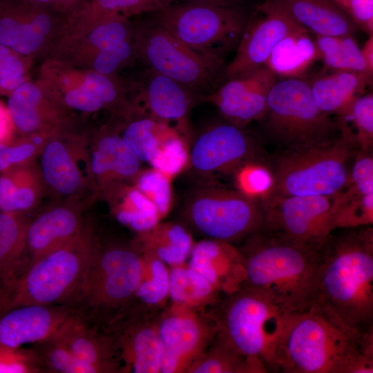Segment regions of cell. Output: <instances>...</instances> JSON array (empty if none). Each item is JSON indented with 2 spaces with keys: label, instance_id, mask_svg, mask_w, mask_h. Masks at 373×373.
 I'll list each match as a JSON object with an SVG mask.
<instances>
[{
  "label": "cell",
  "instance_id": "34",
  "mask_svg": "<svg viewBox=\"0 0 373 373\" xmlns=\"http://www.w3.org/2000/svg\"><path fill=\"white\" fill-rule=\"evenodd\" d=\"M169 301L197 311H207L224 297L204 276L185 263L169 270Z\"/></svg>",
  "mask_w": 373,
  "mask_h": 373
},
{
  "label": "cell",
  "instance_id": "2",
  "mask_svg": "<svg viewBox=\"0 0 373 373\" xmlns=\"http://www.w3.org/2000/svg\"><path fill=\"white\" fill-rule=\"evenodd\" d=\"M313 304L357 331L373 327L372 226L332 232L321 249Z\"/></svg>",
  "mask_w": 373,
  "mask_h": 373
},
{
  "label": "cell",
  "instance_id": "24",
  "mask_svg": "<svg viewBox=\"0 0 373 373\" xmlns=\"http://www.w3.org/2000/svg\"><path fill=\"white\" fill-rule=\"evenodd\" d=\"M64 305H28L0 315V347L17 348L54 334L76 311Z\"/></svg>",
  "mask_w": 373,
  "mask_h": 373
},
{
  "label": "cell",
  "instance_id": "7",
  "mask_svg": "<svg viewBox=\"0 0 373 373\" xmlns=\"http://www.w3.org/2000/svg\"><path fill=\"white\" fill-rule=\"evenodd\" d=\"M142 254L136 244L96 241L89 269L75 305L106 326L130 305L144 275Z\"/></svg>",
  "mask_w": 373,
  "mask_h": 373
},
{
  "label": "cell",
  "instance_id": "53",
  "mask_svg": "<svg viewBox=\"0 0 373 373\" xmlns=\"http://www.w3.org/2000/svg\"><path fill=\"white\" fill-rule=\"evenodd\" d=\"M175 1L184 2L202 3L224 6H239L243 0H159V8L172 4Z\"/></svg>",
  "mask_w": 373,
  "mask_h": 373
},
{
  "label": "cell",
  "instance_id": "18",
  "mask_svg": "<svg viewBox=\"0 0 373 373\" xmlns=\"http://www.w3.org/2000/svg\"><path fill=\"white\" fill-rule=\"evenodd\" d=\"M160 313L127 311L104 327L116 340L124 373H160Z\"/></svg>",
  "mask_w": 373,
  "mask_h": 373
},
{
  "label": "cell",
  "instance_id": "3",
  "mask_svg": "<svg viewBox=\"0 0 373 373\" xmlns=\"http://www.w3.org/2000/svg\"><path fill=\"white\" fill-rule=\"evenodd\" d=\"M242 243L243 285L267 294L289 314L312 305L321 249H307L265 229Z\"/></svg>",
  "mask_w": 373,
  "mask_h": 373
},
{
  "label": "cell",
  "instance_id": "44",
  "mask_svg": "<svg viewBox=\"0 0 373 373\" xmlns=\"http://www.w3.org/2000/svg\"><path fill=\"white\" fill-rule=\"evenodd\" d=\"M189 152L184 140L173 129L163 140L149 164L171 178L184 169L189 163Z\"/></svg>",
  "mask_w": 373,
  "mask_h": 373
},
{
  "label": "cell",
  "instance_id": "9",
  "mask_svg": "<svg viewBox=\"0 0 373 373\" xmlns=\"http://www.w3.org/2000/svg\"><path fill=\"white\" fill-rule=\"evenodd\" d=\"M137 59L149 69L191 89L199 97L213 91L222 76L223 60L197 52L154 20L133 23Z\"/></svg>",
  "mask_w": 373,
  "mask_h": 373
},
{
  "label": "cell",
  "instance_id": "43",
  "mask_svg": "<svg viewBox=\"0 0 373 373\" xmlns=\"http://www.w3.org/2000/svg\"><path fill=\"white\" fill-rule=\"evenodd\" d=\"M137 59L133 37L106 48L92 57L82 68L102 75L117 76Z\"/></svg>",
  "mask_w": 373,
  "mask_h": 373
},
{
  "label": "cell",
  "instance_id": "4",
  "mask_svg": "<svg viewBox=\"0 0 373 373\" xmlns=\"http://www.w3.org/2000/svg\"><path fill=\"white\" fill-rule=\"evenodd\" d=\"M96 239L84 226L73 240L31 263L11 282L0 287V315L28 305L73 307L93 258Z\"/></svg>",
  "mask_w": 373,
  "mask_h": 373
},
{
  "label": "cell",
  "instance_id": "30",
  "mask_svg": "<svg viewBox=\"0 0 373 373\" xmlns=\"http://www.w3.org/2000/svg\"><path fill=\"white\" fill-rule=\"evenodd\" d=\"M328 71L307 81L313 99L323 113L346 119L354 101L363 94L372 77L350 71Z\"/></svg>",
  "mask_w": 373,
  "mask_h": 373
},
{
  "label": "cell",
  "instance_id": "50",
  "mask_svg": "<svg viewBox=\"0 0 373 373\" xmlns=\"http://www.w3.org/2000/svg\"><path fill=\"white\" fill-rule=\"evenodd\" d=\"M42 137H25L17 142L0 144V173L31 162L39 146L37 141Z\"/></svg>",
  "mask_w": 373,
  "mask_h": 373
},
{
  "label": "cell",
  "instance_id": "17",
  "mask_svg": "<svg viewBox=\"0 0 373 373\" xmlns=\"http://www.w3.org/2000/svg\"><path fill=\"white\" fill-rule=\"evenodd\" d=\"M276 81L277 75L266 64L226 79L200 98L213 104L227 122L243 128L264 118L269 95Z\"/></svg>",
  "mask_w": 373,
  "mask_h": 373
},
{
  "label": "cell",
  "instance_id": "48",
  "mask_svg": "<svg viewBox=\"0 0 373 373\" xmlns=\"http://www.w3.org/2000/svg\"><path fill=\"white\" fill-rule=\"evenodd\" d=\"M236 182L238 191L262 199L271 187V176L269 169L250 162L236 171Z\"/></svg>",
  "mask_w": 373,
  "mask_h": 373
},
{
  "label": "cell",
  "instance_id": "22",
  "mask_svg": "<svg viewBox=\"0 0 373 373\" xmlns=\"http://www.w3.org/2000/svg\"><path fill=\"white\" fill-rule=\"evenodd\" d=\"M140 83H133L137 91L132 104L143 102L144 114L170 125L176 124L179 133L186 132L187 117L195 93L182 84L149 69Z\"/></svg>",
  "mask_w": 373,
  "mask_h": 373
},
{
  "label": "cell",
  "instance_id": "38",
  "mask_svg": "<svg viewBox=\"0 0 373 373\" xmlns=\"http://www.w3.org/2000/svg\"><path fill=\"white\" fill-rule=\"evenodd\" d=\"M159 0H86L66 16L62 31L88 26L113 17L128 18L158 9Z\"/></svg>",
  "mask_w": 373,
  "mask_h": 373
},
{
  "label": "cell",
  "instance_id": "57",
  "mask_svg": "<svg viewBox=\"0 0 373 373\" xmlns=\"http://www.w3.org/2000/svg\"><path fill=\"white\" fill-rule=\"evenodd\" d=\"M2 1V0H0V1Z\"/></svg>",
  "mask_w": 373,
  "mask_h": 373
},
{
  "label": "cell",
  "instance_id": "27",
  "mask_svg": "<svg viewBox=\"0 0 373 373\" xmlns=\"http://www.w3.org/2000/svg\"><path fill=\"white\" fill-rule=\"evenodd\" d=\"M84 226L79 210L66 204L48 209L29 221L26 232L28 265L73 240Z\"/></svg>",
  "mask_w": 373,
  "mask_h": 373
},
{
  "label": "cell",
  "instance_id": "45",
  "mask_svg": "<svg viewBox=\"0 0 373 373\" xmlns=\"http://www.w3.org/2000/svg\"><path fill=\"white\" fill-rule=\"evenodd\" d=\"M34 61L0 43V95L8 96L30 79Z\"/></svg>",
  "mask_w": 373,
  "mask_h": 373
},
{
  "label": "cell",
  "instance_id": "36",
  "mask_svg": "<svg viewBox=\"0 0 373 373\" xmlns=\"http://www.w3.org/2000/svg\"><path fill=\"white\" fill-rule=\"evenodd\" d=\"M105 194L117 220L137 233L149 230L162 218L156 206L133 184H118Z\"/></svg>",
  "mask_w": 373,
  "mask_h": 373
},
{
  "label": "cell",
  "instance_id": "20",
  "mask_svg": "<svg viewBox=\"0 0 373 373\" xmlns=\"http://www.w3.org/2000/svg\"><path fill=\"white\" fill-rule=\"evenodd\" d=\"M8 97L16 132L23 137L49 135L71 120L70 112L37 78L23 82Z\"/></svg>",
  "mask_w": 373,
  "mask_h": 373
},
{
  "label": "cell",
  "instance_id": "6",
  "mask_svg": "<svg viewBox=\"0 0 373 373\" xmlns=\"http://www.w3.org/2000/svg\"><path fill=\"white\" fill-rule=\"evenodd\" d=\"M208 312L218 331L242 354L278 372L277 350L289 313L264 291L242 285Z\"/></svg>",
  "mask_w": 373,
  "mask_h": 373
},
{
  "label": "cell",
  "instance_id": "26",
  "mask_svg": "<svg viewBox=\"0 0 373 373\" xmlns=\"http://www.w3.org/2000/svg\"><path fill=\"white\" fill-rule=\"evenodd\" d=\"M189 265L204 276L225 296L245 283L242 254L237 246L205 238L193 244Z\"/></svg>",
  "mask_w": 373,
  "mask_h": 373
},
{
  "label": "cell",
  "instance_id": "39",
  "mask_svg": "<svg viewBox=\"0 0 373 373\" xmlns=\"http://www.w3.org/2000/svg\"><path fill=\"white\" fill-rule=\"evenodd\" d=\"M141 252L144 264L143 278L124 312H160L169 300V270L166 264L160 259L148 253Z\"/></svg>",
  "mask_w": 373,
  "mask_h": 373
},
{
  "label": "cell",
  "instance_id": "55",
  "mask_svg": "<svg viewBox=\"0 0 373 373\" xmlns=\"http://www.w3.org/2000/svg\"><path fill=\"white\" fill-rule=\"evenodd\" d=\"M361 49L368 70L373 74V35L368 36V39Z\"/></svg>",
  "mask_w": 373,
  "mask_h": 373
},
{
  "label": "cell",
  "instance_id": "10",
  "mask_svg": "<svg viewBox=\"0 0 373 373\" xmlns=\"http://www.w3.org/2000/svg\"><path fill=\"white\" fill-rule=\"evenodd\" d=\"M153 12L155 21L191 48L222 60L238 45L249 19L240 6L184 2Z\"/></svg>",
  "mask_w": 373,
  "mask_h": 373
},
{
  "label": "cell",
  "instance_id": "54",
  "mask_svg": "<svg viewBox=\"0 0 373 373\" xmlns=\"http://www.w3.org/2000/svg\"><path fill=\"white\" fill-rule=\"evenodd\" d=\"M86 0H55L52 8L66 16L74 11Z\"/></svg>",
  "mask_w": 373,
  "mask_h": 373
},
{
  "label": "cell",
  "instance_id": "23",
  "mask_svg": "<svg viewBox=\"0 0 373 373\" xmlns=\"http://www.w3.org/2000/svg\"><path fill=\"white\" fill-rule=\"evenodd\" d=\"M331 198L335 229L372 226L373 158L370 151L359 150L347 184Z\"/></svg>",
  "mask_w": 373,
  "mask_h": 373
},
{
  "label": "cell",
  "instance_id": "8",
  "mask_svg": "<svg viewBox=\"0 0 373 373\" xmlns=\"http://www.w3.org/2000/svg\"><path fill=\"white\" fill-rule=\"evenodd\" d=\"M266 132L288 148L325 143L342 132L345 119H334L316 105L308 82L277 80L270 90L262 119Z\"/></svg>",
  "mask_w": 373,
  "mask_h": 373
},
{
  "label": "cell",
  "instance_id": "41",
  "mask_svg": "<svg viewBox=\"0 0 373 373\" xmlns=\"http://www.w3.org/2000/svg\"><path fill=\"white\" fill-rule=\"evenodd\" d=\"M314 44L325 69L365 73L372 77L354 35L316 36Z\"/></svg>",
  "mask_w": 373,
  "mask_h": 373
},
{
  "label": "cell",
  "instance_id": "35",
  "mask_svg": "<svg viewBox=\"0 0 373 373\" xmlns=\"http://www.w3.org/2000/svg\"><path fill=\"white\" fill-rule=\"evenodd\" d=\"M28 223L23 213L0 211V287L19 276L24 262L28 265L26 249Z\"/></svg>",
  "mask_w": 373,
  "mask_h": 373
},
{
  "label": "cell",
  "instance_id": "40",
  "mask_svg": "<svg viewBox=\"0 0 373 373\" xmlns=\"http://www.w3.org/2000/svg\"><path fill=\"white\" fill-rule=\"evenodd\" d=\"M126 120L120 136L140 162L149 164L163 140L175 129L144 114H134Z\"/></svg>",
  "mask_w": 373,
  "mask_h": 373
},
{
  "label": "cell",
  "instance_id": "31",
  "mask_svg": "<svg viewBox=\"0 0 373 373\" xmlns=\"http://www.w3.org/2000/svg\"><path fill=\"white\" fill-rule=\"evenodd\" d=\"M68 123L47 136L41 147L40 164L44 183L64 195L75 194L83 184V175L64 139Z\"/></svg>",
  "mask_w": 373,
  "mask_h": 373
},
{
  "label": "cell",
  "instance_id": "47",
  "mask_svg": "<svg viewBox=\"0 0 373 373\" xmlns=\"http://www.w3.org/2000/svg\"><path fill=\"white\" fill-rule=\"evenodd\" d=\"M360 150L370 151L373 144V95L362 94L354 101L349 114Z\"/></svg>",
  "mask_w": 373,
  "mask_h": 373
},
{
  "label": "cell",
  "instance_id": "11",
  "mask_svg": "<svg viewBox=\"0 0 373 373\" xmlns=\"http://www.w3.org/2000/svg\"><path fill=\"white\" fill-rule=\"evenodd\" d=\"M183 216L207 238L235 244L264 229L265 214L256 198L238 189L207 185L188 198Z\"/></svg>",
  "mask_w": 373,
  "mask_h": 373
},
{
  "label": "cell",
  "instance_id": "33",
  "mask_svg": "<svg viewBox=\"0 0 373 373\" xmlns=\"http://www.w3.org/2000/svg\"><path fill=\"white\" fill-rule=\"evenodd\" d=\"M44 182L31 162L0 173V211L20 213L34 208L41 198Z\"/></svg>",
  "mask_w": 373,
  "mask_h": 373
},
{
  "label": "cell",
  "instance_id": "29",
  "mask_svg": "<svg viewBox=\"0 0 373 373\" xmlns=\"http://www.w3.org/2000/svg\"><path fill=\"white\" fill-rule=\"evenodd\" d=\"M298 26L316 36L354 35L358 29L333 0H271Z\"/></svg>",
  "mask_w": 373,
  "mask_h": 373
},
{
  "label": "cell",
  "instance_id": "21",
  "mask_svg": "<svg viewBox=\"0 0 373 373\" xmlns=\"http://www.w3.org/2000/svg\"><path fill=\"white\" fill-rule=\"evenodd\" d=\"M133 37V23L128 18H110L88 26L63 31L46 58L82 68L97 52Z\"/></svg>",
  "mask_w": 373,
  "mask_h": 373
},
{
  "label": "cell",
  "instance_id": "32",
  "mask_svg": "<svg viewBox=\"0 0 373 373\" xmlns=\"http://www.w3.org/2000/svg\"><path fill=\"white\" fill-rule=\"evenodd\" d=\"M133 242L140 251L170 267L184 263L194 244L186 227L175 222H159L149 230L137 233Z\"/></svg>",
  "mask_w": 373,
  "mask_h": 373
},
{
  "label": "cell",
  "instance_id": "46",
  "mask_svg": "<svg viewBox=\"0 0 373 373\" xmlns=\"http://www.w3.org/2000/svg\"><path fill=\"white\" fill-rule=\"evenodd\" d=\"M171 178L155 169L141 170L132 180L133 184L147 197L164 218L172 204Z\"/></svg>",
  "mask_w": 373,
  "mask_h": 373
},
{
  "label": "cell",
  "instance_id": "19",
  "mask_svg": "<svg viewBox=\"0 0 373 373\" xmlns=\"http://www.w3.org/2000/svg\"><path fill=\"white\" fill-rule=\"evenodd\" d=\"M255 153V144L243 128L227 122L209 126L196 138L189 162L201 173H226L250 163Z\"/></svg>",
  "mask_w": 373,
  "mask_h": 373
},
{
  "label": "cell",
  "instance_id": "1",
  "mask_svg": "<svg viewBox=\"0 0 373 373\" xmlns=\"http://www.w3.org/2000/svg\"><path fill=\"white\" fill-rule=\"evenodd\" d=\"M277 363L283 373H372L373 327L357 331L313 304L287 316Z\"/></svg>",
  "mask_w": 373,
  "mask_h": 373
},
{
  "label": "cell",
  "instance_id": "28",
  "mask_svg": "<svg viewBox=\"0 0 373 373\" xmlns=\"http://www.w3.org/2000/svg\"><path fill=\"white\" fill-rule=\"evenodd\" d=\"M141 170L140 161L118 132L102 128L94 144L90 171L103 191L125 181H132Z\"/></svg>",
  "mask_w": 373,
  "mask_h": 373
},
{
  "label": "cell",
  "instance_id": "5",
  "mask_svg": "<svg viewBox=\"0 0 373 373\" xmlns=\"http://www.w3.org/2000/svg\"><path fill=\"white\" fill-rule=\"evenodd\" d=\"M356 146V135L346 122L341 133L331 141L288 148L269 170L271 185L262 200L335 195L348 181Z\"/></svg>",
  "mask_w": 373,
  "mask_h": 373
},
{
  "label": "cell",
  "instance_id": "15",
  "mask_svg": "<svg viewBox=\"0 0 373 373\" xmlns=\"http://www.w3.org/2000/svg\"><path fill=\"white\" fill-rule=\"evenodd\" d=\"M66 16L27 0L0 1V43L33 60L47 57Z\"/></svg>",
  "mask_w": 373,
  "mask_h": 373
},
{
  "label": "cell",
  "instance_id": "13",
  "mask_svg": "<svg viewBox=\"0 0 373 373\" xmlns=\"http://www.w3.org/2000/svg\"><path fill=\"white\" fill-rule=\"evenodd\" d=\"M262 201L264 229L294 243L318 251L335 230L331 197L293 195Z\"/></svg>",
  "mask_w": 373,
  "mask_h": 373
},
{
  "label": "cell",
  "instance_id": "14",
  "mask_svg": "<svg viewBox=\"0 0 373 373\" xmlns=\"http://www.w3.org/2000/svg\"><path fill=\"white\" fill-rule=\"evenodd\" d=\"M162 346L160 373H186L218 332L208 311H197L169 301L159 316Z\"/></svg>",
  "mask_w": 373,
  "mask_h": 373
},
{
  "label": "cell",
  "instance_id": "12",
  "mask_svg": "<svg viewBox=\"0 0 373 373\" xmlns=\"http://www.w3.org/2000/svg\"><path fill=\"white\" fill-rule=\"evenodd\" d=\"M37 79L68 112L93 113L107 110L124 117L131 111V84L118 75H104L46 58L41 61Z\"/></svg>",
  "mask_w": 373,
  "mask_h": 373
},
{
  "label": "cell",
  "instance_id": "51",
  "mask_svg": "<svg viewBox=\"0 0 373 373\" xmlns=\"http://www.w3.org/2000/svg\"><path fill=\"white\" fill-rule=\"evenodd\" d=\"M351 18L358 28L373 35V0H333Z\"/></svg>",
  "mask_w": 373,
  "mask_h": 373
},
{
  "label": "cell",
  "instance_id": "42",
  "mask_svg": "<svg viewBox=\"0 0 373 373\" xmlns=\"http://www.w3.org/2000/svg\"><path fill=\"white\" fill-rule=\"evenodd\" d=\"M44 372L95 373L93 367L82 362L68 346L56 334L34 343Z\"/></svg>",
  "mask_w": 373,
  "mask_h": 373
},
{
  "label": "cell",
  "instance_id": "25",
  "mask_svg": "<svg viewBox=\"0 0 373 373\" xmlns=\"http://www.w3.org/2000/svg\"><path fill=\"white\" fill-rule=\"evenodd\" d=\"M86 323L76 312L56 332L76 357L95 373L124 372L119 350L114 336L104 329Z\"/></svg>",
  "mask_w": 373,
  "mask_h": 373
},
{
  "label": "cell",
  "instance_id": "16",
  "mask_svg": "<svg viewBox=\"0 0 373 373\" xmlns=\"http://www.w3.org/2000/svg\"><path fill=\"white\" fill-rule=\"evenodd\" d=\"M307 32L271 0L260 4L237 45L236 53L224 68L222 77L229 79L266 65L273 50L285 38Z\"/></svg>",
  "mask_w": 373,
  "mask_h": 373
},
{
  "label": "cell",
  "instance_id": "49",
  "mask_svg": "<svg viewBox=\"0 0 373 373\" xmlns=\"http://www.w3.org/2000/svg\"><path fill=\"white\" fill-rule=\"evenodd\" d=\"M38 372L44 370L32 347H0V373Z\"/></svg>",
  "mask_w": 373,
  "mask_h": 373
},
{
  "label": "cell",
  "instance_id": "52",
  "mask_svg": "<svg viewBox=\"0 0 373 373\" xmlns=\"http://www.w3.org/2000/svg\"><path fill=\"white\" fill-rule=\"evenodd\" d=\"M16 129L7 104L0 100V144H10L15 137Z\"/></svg>",
  "mask_w": 373,
  "mask_h": 373
},
{
  "label": "cell",
  "instance_id": "37",
  "mask_svg": "<svg viewBox=\"0 0 373 373\" xmlns=\"http://www.w3.org/2000/svg\"><path fill=\"white\" fill-rule=\"evenodd\" d=\"M186 373H267L264 365L240 353L219 332Z\"/></svg>",
  "mask_w": 373,
  "mask_h": 373
},
{
  "label": "cell",
  "instance_id": "56",
  "mask_svg": "<svg viewBox=\"0 0 373 373\" xmlns=\"http://www.w3.org/2000/svg\"><path fill=\"white\" fill-rule=\"evenodd\" d=\"M27 1H29L32 3L39 4V5L52 7L55 0H27Z\"/></svg>",
  "mask_w": 373,
  "mask_h": 373
}]
</instances>
